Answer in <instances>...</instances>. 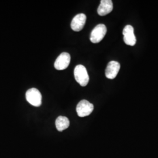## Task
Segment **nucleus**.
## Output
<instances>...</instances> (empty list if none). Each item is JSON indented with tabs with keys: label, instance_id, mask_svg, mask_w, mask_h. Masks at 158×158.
Wrapping results in <instances>:
<instances>
[{
	"label": "nucleus",
	"instance_id": "6e6552de",
	"mask_svg": "<svg viewBox=\"0 0 158 158\" xmlns=\"http://www.w3.org/2000/svg\"><path fill=\"white\" fill-rule=\"evenodd\" d=\"M120 69V64L115 61H111L108 63L106 69V76L109 79H114L117 76Z\"/></svg>",
	"mask_w": 158,
	"mask_h": 158
},
{
	"label": "nucleus",
	"instance_id": "0eeeda50",
	"mask_svg": "<svg viewBox=\"0 0 158 158\" xmlns=\"http://www.w3.org/2000/svg\"><path fill=\"white\" fill-rule=\"evenodd\" d=\"M86 21V15L81 13L74 17L71 23V28L75 32H79L84 28Z\"/></svg>",
	"mask_w": 158,
	"mask_h": 158
},
{
	"label": "nucleus",
	"instance_id": "20e7f679",
	"mask_svg": "<svg viewBox=\"0 0 158 158\" xmlns=\"http://www.w3.org/2000/svg\"><path fill=\"white\" fill-rule=\"evenodd\" d=\"M93 110V104L85 100L79 102L76 107V112L80 117H85L89 115Z\"/></svg>",
	"mask_w": 158,
	"mask_h": 158
},
{
	"label": "nucleus",
	"instance_id": "9d476101",
	"mask_svg": "<svg viewBox=\"0 0 158 158\" xmlns=\"http://www.w3.org/2000/svg\"><path fill=\"white\" fill-rule=\"evenodd\" d=\"M56 127L57 130L60 132L67 129L69 127L70 121L69 119L64 116H59L56 120Z\"/></svg>",
	"mask_w": 158,
	"mask_h": 158
},
{
	"label": "nucleus",
	"instance_id": "39448f33",
	"mask_svg": "<svg viewBox=\"0 0 158 158\" xmlns=\"http://www.w3.org/2000/svg\"><path fill=\"white\" fill-rule=\"evenodd\" d=\"M70 55L66 52H63L61 53L55 62V68L58 70H64L68 68L70 62Z\"/></svg>",
	"mask_w": 158,
	"mask_h": 158
},
{
	"label": "nucleus",
	"instance_id": "1a4fd4ad",
	"mask_svg": "<svg viewBox=\"0 0 158 158\" xmlns=\"http://www.w3.org/2000/svg\"><path fill=\"white\" fill-rule=\"evenodd\" d=\"M113 1L111 0H102L97 9L98 14L100 16H105L113 11Z\"/></svg>",
	"mask_w": 158,
	"mask_h": 158
},
{
	"label": "nucleus",
	"instance_id": "423d86ee",
	"mask_svg": "<svg viewBox=\"0 0 158 158\" xmlns=\"http://www.w3.org/2000/svg\"><path fill=\"white\" fill-rule=\"evenodd\" d=\"M124 35V41L127 45L134 46L136 44V40L134 35V29L131 25H127L123 31Z\"/></svg>",
	"mask_w": 158,
	"mask_h": 158
},
{
	"label": "nucleus",
	"instance_id": "7ed1b4c3",
	"mask_svg": "<svg viewBox=\"0 0 158 158\" xmlns=\"http://www.w3.org/2000/svg\"><path fill=\"white\" fill-rule=\"evenodd\" d=\"M107 33V28L104 24H98L91 31L90 41L93 44L101 42Z\"/></svg>",
	"mask_w": 158,
	"mask_h": 158
},
{
	"label": "nucleus",
	"instance_id": "f03ea898",
	"mask_svg": "<svg viewBox=\"0 0 158 158\" xmlns=\"http://www.w3.org/2000/svg\"><path fill=\"white\" fill-rule=\"evenodd\" d=\"M26 99L27 102L35 107H40L42 104V94L36 88L29 89L26 93Z\"/></svg>",
	"mask_w": 158,
	"mask_h": 158
},
{
	"label": "nucleus",
	"instance_id": "f257e3e1",
	"mask_svg": "<svg viewBox=\"0 0 158 158\" xmlns=\"http://www.w3.org/2000/svg\"><path fill=\"white\" fill-rule=\"evenodd\" d=\"M74 78L76 81L82 87L86 86L89 81V76L86 68L82 64H79L74 68Z\"/></svg>",
	"mask_w": 158,
	"mask_h": 158
}]
</instances>
